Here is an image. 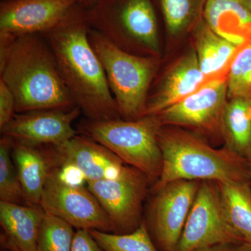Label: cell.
<instances>
[{
  "label": "cell",
  "mask_w": 251,
  "mask_h": 251,
  "mask_svg": "<svg viewBox=\"0 0 251 251\" xmlns=\"http://www.w3.org/2000/svg\"><path fill=\"white\" fill-rule=\"evenodd\" d=\"M90 29L85 9L78 4L41 35L52 51L66 88L85 118L121 119L101 63L89 39Z\"/></svg>",
  "instance_id": "cell-1"
},
{
  "label": "cell",
  "mask_w": 251,
  "mask_h": 251,
  "mask_svg": "<svg viewBox=\"0 0 251 251\" xmlns=\"http://www.w3.org/2000/svg\"><path fill=\"white\" fill-rule=\"evenodd\" d=\"M0 79L14 94L16 113L75 106L41 34H0Z\"/></svg>",
  "instance_id": "cell-2"
},
{
  "label": "cell",
  "mask_w": 251,
  "mask_h": 251,
  "mask_svg": "<svg viewBox=\"0 0 251 251\" xmlns=\"http://www.w3.org/2000/svg\"><path fill=\"white\" fill-rule=\"evenodd\" d=\"M158 142L163 168L154 192L176 180L237 182L250 180L249 161L226 148L216 149L202 136L191 130L162 126Z\"/></svg>",
  "instance_id": "cell-3"
},
{
  "label": "cell",
  "mask_w": 251,
  "mask_h": 251,
  "mask_svg": "<svg viewBox=\"0 0 251 251\" xmlns=\"http://www.w3.org/2000/svg\"><path fill=\"white\" fill-rule=\"evenodd\" d=\"M89 39L101 63L121 119L135 121L146 116L149 90L158 70V57L123 50L91 28Z\"/></svg>",
  "instance_id": "cell-4"
},
{
  "label": "cell",
  "mask_w": 251,
  "mask_h": 251,
  "mask_svg": "<svg viewBox=\"0 0 251 251\" xmlns=\"http://www.w3.org/2000/svg\"><path fill=\"white\" fill-rule=\"evenodd\" d=\"M91 29L130 53L156 57L160 52L156 14L151 0H98L85 9Z\"/></svg>",
  "instance_id": "cell-5"
},
{
  "label": "cell",
  "mask_w": 251,
  "mask_h": 251,
  "mask_svg": "<svg viewBox=\"0 0 251 251\" xmlns=\"http://www.w3.org/2000/svg\"><path fill=\"white\" fill-rule=\"evenodd\" d=\"M162 126L156 115L135 120L122 119L94 121L85 118L77 126L79 134L85 135L110 150L126 164L143 172L152 186L159 179L163 157L158 142Z\"/></svg>",
  "instance_id": "cell-6"
},
{
  "label": "cell",
  "mask_w": 251,
  "mask_h": 251,
  "mask_svg": "<svg viewBox=\"0 0 251 251\" xmlns=\"http://www.w3.org/2000/svg\"><path fill=\"white\" fill-rule=\"evenodd\" d=\"M39 206L46 214L57 216L77 229L115 232L110 217L88 188L63 179L54 163Z\"/></svg>",
  "instance_id": "cell-7"
},
{
  "label": "cell",
  "mask_w": 251,
  "mask_h": 251,
  "mask_svg": "<svg viewBox=\"0 0 251 251\" xmlns=\"http://www.w3.org/2000/svg\"><path fill=\"white\" fill-rule=\"evenodd\" d=\"M239 243L244 242L229 224L217 181H201L176 251Z\"/></svg>",
  "instance_id": "cell-8"
},
{
  "label": "cell",
  "mask_w": 251,
  "mask_h": 251,
  "mask_svg": "<svg viewBox=\"0 0 251 251\" xmlns=\"http://www.w3.org/2000/svg\"><path fill=\"white\" fill-rule=\"evenodd\" d=\"M113 224L117 234L133 232L143 222V202L151 180L143 172L130 166L116 177L87 181Z\"/></svg>",
  "instance_id": "cell-9"
},
{
  "label": "cell",
  "mask_w": 251,
  "mask_h": 251,
  "mask_svg": "<svg viewBox=\"0 0 251 251\" xmlns=\"http://www.w3.org/2000/svg\"><path fill=\"white\" fill-rule=\"evenodd\" d=\"M201 181L176 180L152 192L146 224L161 251H176Z\"/></svg>",
  "instance_id": "cell-10"
},
{
  "label": "cell",
  "mask_w": 251,
  "mask_h": 251,
  "mask_svg": "<svg viewBox=\"0 0 251 251\" xmlns=\"http://www.w3.org/2000/svg\"><path fill=\"white\" fill-rule=\"evenodd\" d=\"M227 78L211 81L197 92L156 115L161 126L191 130L203 138H221V121L227 103Z\"/></svg>",
  "instance_id": "cell-11"
},
{
  "label": "cell",
  "mask_w": 251,
  "mask_h": 251,
  "mask_svg": "<svg viewBox=\"0 0 251 251\" xmlns=\"http://www.w3.org/2000/svg\"><path fill=\"white\" fill-rule=\"evenodd\" d=\"M81 114L77 106L16 113L0 130L2 135L33 146H58L78 134L73 123Z\"/></svg>",
  "instance_id": "cell-12"
},
{
  "label": "cell",
  "mask_w": 251,
  "mask_h": 251,
  "mask_svg": "<svg viewBox=\"0 0 251 251\" xmlns=\"http://www.w3.org/2000/svg\"><path fill=\"white\" fill-rule=\"evenodd\" d=\"M46 146L59 169L76 171L86 182L116 177L128 166L101 144L79 133L58 146Z\"/></svg>",
  "instance_id": "cell-13"
},
{
  "label": "cell",
  "mask_w": 251,
  "mask_h": 251,
  "mask_svg": "<svg viewBox=\"0 0 251 251\" xmlns=\"http://www.w3.org/2000/svg\"><path fill=\"white\" fill-rule=\"evenodd\" d=\"M78 5L77 0H6L0 5V34H44Z\"/></svg>",
  "instance_id": "cell-14"
},
{
  "label": "cell",
  "mask_w": 251,
  "mask_h": 251,
  "mask_svg": "<svg viewBox=\"0 0 251 251\" xmlns=\"http://www.w3.org/2000/svg\"><path fill=\"white\" fill-rule=\"evenodd\" d=\"M209 81L201 72L196 50L170 68L147 102V115H155L197 92Z\"/></svg>",
  "instance_id": "cell-15"
},
{
  "label": "cell",
  "mask_w": 251,
  "mask_h": 251,
  "mask_svg": "<svg viewBox=\"0 0 251 251\" xmlns=\"http://www.w3.org/2000/svg\"><path fill=\"white\" fill-rule=\"evenodd\" d=\"M194 38L198 63L206 80L211 82L227 78L234 59L244 46L235 45L218 35L203 17L194 27Z\"/></svg>",
  "instance_id": "cell-16"
},
{
  "label": "cell",
  "mask_w": 251,
  "mask_h": 251,
  "mask_svg": "<svg viewBox=\"0 0 251 251\" xmlns=\"http://www.w3.org/2000/svg\"><path fill=\"white\" fill-rule=\"evenodd\" d=\"M45 211L40 206L0 201V224L13 251H36Z\"/></svg>",
  "instance_id": "cell-17"
},
{
  "label": "cell",
  "mask_w": 251,
  "mask_h": 251,
  "mask_svg": "<svg viewBox=\"0 0 251 251\" xmlns=\"http://www.w3.org/2000/svg\"><path fill=\"white\" fill-rule=\"evenodd\" d=\"M202 17L229 42L242 47L251 43V11L242 0H206Z\"/></svg>",
  "instance_id": "cell-18"
},
{
  "label": "cell",
  "mask_w": 251,
  "mask_h": 251,
  "mask_svg": "<svg viewBox=\"0 0 251 251\" xmlns=\"http://www.w3.org/2000/svg\"><path fill=\"white\" fill-rule=\"evenodd\" d=\"M12 158L22 186L25 202L29 205L39 206L46 181L53 161L46 150L14 140Z\"/></svg>",
  "instance_id": "cell-19"
},
{
  "label": "cell",
  "mask_w": 251,
  "mask_h": 251,
  "mask_svg": "<svg viewBox=\"0 0 251 251\" xmlns=\"http://www.w3.org/2000/svg\"><path fill=\"white\" fill-rule=\"evenodd\" d=\"M221 138L225 148L245 159L251 158L250 100H227L221 121Z\"/></svg>",
  "instance_id": "cell-20"
},
{
  "label": "cell",
  "mask_w": 251,
  "mask_h": 251,
  "mask_svg": "<svg viewBox=\"0 0 251 251\" xmlns=\"http://www.w3.org/2000/svg\"><path fill=\"white\" fill-rule=\"evenodd\" d=\"M226 216L244 243L251 247V186L249 181L218 182Z\"/></svg>",
  "instance_id": "cell-21"
},
{
  "label": "cell",
  "mask_w": 251,
  "mask_h": 251,
  "mask_svg": "<svg viewBox=\"0 0 251 251\" xmlns=\"http://www.w3.org/2000/svg\"><path fill=\"white\" fill-rule=\"evenodd\" d=\"M206 0H160L167 29L179 36L202 18Z\"/></svg>",
  "instance_id": "cell-22"
},
{
  "label": "cell",
  "mask_w": 251,
  "mask_h": 251,
  "mask_svg": "<svg viewBox=\"0 0 251 251\" xmlns=\"http://www.w3.org/2000/svg\"><path fill=\"white\" fill-rule=\"evenodd\" d=\"M89 232L104 251H159L145 221L130 233L111 234L97 229Z\"/></svg>",
  "instance_id": "cell-23"
},
{
  "label": "cell",
  "mask_w": 251,
  "mask_h": 251,
  "mask_svg": "<svg viewBox=\"0 0 251 251\" xmlns=\"http://www.w3.org/2000/svg\"><path fill=\"white\" fill-rule=\"evenodd\" d=\"M13 141L5 135L0 140V201L21 204L25 200L12 158Z\"/></svg>",
  "instance_id": "cell-24"
},
{
  "label": "cell",
  "mask_w": 251,
  "mask_h": 251,
  "mask_svg": "<svg viewBox=\"0 0 251 251\" xmlns=\"http://www.w3.org/2000/svg\"><path fill=\"white\" fill-rule=\"evenodd\" d=\"M73 227L64 220L46 213L39 230L36 251H72L75 235Z\"/></svg>",
  "instance_id": "cell-25"
},
{
  "label": "cell",
  "mask_w": 251,
  "mask_h": 251,
  "mask_svg": "<svg viewBox=\"0 0 251 251\" xmlns=\"http://www.w3.org/2000/svg\"><path fill=\"white\" fill-rule=\"evenodd\" d=\"M227 98L251 99V43L238 52L227 76Z\"/></svg>",
  "instance_id": "cell-26"
},
{
  "label": "cell",
  "mask_w": 251,
  "mask_h": 251,
  "mask_svg": "<svg viewBox=\"0 0 251 251\" xmlns=\"http://www.w3.org/2000/svg\"><path fill=\"white\" fill-rule=\"evenodd\" d=\"M16 113V99L14 94L4 81L0 79V129Z\"/></svg>",
  "instance_id": "cell-27"
},
{
  "label": "cell",
  "mask_w": 251,
  "mask_h": 251,
  "mask_svg": "<svg viewBox=\"0 0 251 251\" xmlns=\"http://www.w3.org/2000/svg\"><path fill=\"white\" fill-rule=\"evenodd\" d=\"M72 251H104L89 230L77 229L74 235Z\"/></svg>",
  "instance_id": "cell-28"
},
{
  "label": "cell",
  "mask_w": 251,
  "mask_h": 251,
  "mask_svg": "<svg viewBox=\"0 0 251 251\" xmlns=\"http://www.w3.org/2000/svg\"><path fill=\"white\" fill-rule=\"evenodd\" d=\"M193 251H251V247L247 243L219 244Z\"/></svg>",
  "instance_id": "cell-29"
},
{
  "label": "cell",
  "mask_w": 251,
  "mask_h": 251,
  "mask_svg": "<svg viewBox=\"0 0 251 251\" xmlns=\"http://www.w3.org/2000/svg\"><path fill=\"white\" fill-rule=\"evenodd\" d=\"M97 1L98 0H77L78 4L85 9L92 7Z\"/></svg>",
  "instance_id": "cell-30"
},
{
  "label": "cell",
  "mask_w": 251,
  "mask_h": 251,
  "mask_svg": "<svg viewBox=\"0 0 251 251\" xmlns=\"http://www.w3.org/2000/svg\"><path fill=\"white\" fill-rule=\"evenodd\" d=\"M242 1L251 11V0H242Z\"/></svg>",
  "instance_id": "cell-31"
},
{
  "label": "cell",
  "mask_w": 251,
  "mask_h": 251,
  "mask_svg": "<svg viewBox=\"0 0 251 251\" xmlns=\"http://www.w3.org/2000/svg\"><path fill=\"white\" fill-rule=\"evenodd\" d=\"M249 173H250V182H251V158H249Z\"/></svg>",
  "instance_id": "cell-32"
},
{
  "label": "cell",
  "mask_w": 251,
  "mask_h": 251,
  "mask_svg": "<svg viewBox=\"0 0 251 251\" xmlns=\"http://www.w3.org/2000/svg\"><path fill=\"white\" fill-rule=\"evenodd\" d=\"M250 112H251V99L250 100Z\"/></svg>",
  "instance_id": "cell-33"
},
{
  "label": "cell",
  "mask_w": 251,
  "mask_h": 251,
  "mask_svg": "<svg viewBox=\"0 0 251 251\" xmlns=\"http://www.w3.org/2000/svg\"><path fill=\"white\" fill-rule=\"evenodd\" d=\"M3 1H6V0H3Z\"/></svg>",
  "instance_id": "cell-34"
}]
</instances>
